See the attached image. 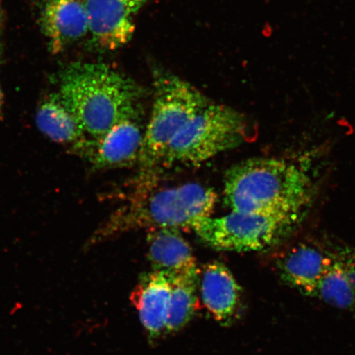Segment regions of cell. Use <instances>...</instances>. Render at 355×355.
Instances as JSON below:
<instances>
[{
	"label": "cell",
	"instance_id": "obj_6",
	"mask_svg": "<svg viewBox=\"0 0 355 355\" xmlns=\"http://www.w3.org/2000/svg\"><path fill=\"white\" fill-rule=\"evenodd\" d=\"M304 216L297 213L230 211L207 216L194 225L195 234L217 250L252 252L268 250L290 236Z\"/></svg>",
	"mask_w": 355,
	"mask_h": 355
},
{
	"label": "cell",
	"instance_id": "obj_1",
	"mask_svg": "<svg viewBox=\"0 0 355 355\" xmlns=\"http://www.w3.org/2000/svg\"><path fill=\"white\" fill-rule=\"evenodd\" d=\"M58 95L86 136L97 139L124 119L139 118L143 90L104 64L75 63L62 73Z\"/></svg>",
	"mask_w": 355,
	"mask_h": 355
},
{
	"label": "cell",
	"instance_id": "obj_2",
	"mask_svg": "<svg viewBox=\"0 0 355 355\" xmlns=\"http://www.w3.org/2000/svg\"><path fill=\"white\" fill-rule=\"evenodd\" d=\"M224 184L225 204L238 212H304L313 196L307 171L278 158L239 163L226 172Z\"/></svg>",
	"mask_w": 355,
	"mask_h": 355
},
{
	"label": "cell",
	"instance_id": "obj_5",
	"mask_svg": "<svg viewBox=\"0 0 355 355\" xmlns=\"http://www.w3.org/2000/svg\"><path fill=\"white\" fill-rule=\"evenodd\" d=\"M208 104L196 88L174 75L155 80L152 114L144 132L139 164L143 174L161 165L168 146L182 128Z\"/></svg>",
	"mask_w": 355,
	"mask_h": 355
},
{
	"label": "cell",
	"instance_id": "obj_3",
	"mask_svg": "<svg viewBox=\"0 0 355 355\" xmlns=\"http://www.w3.org/2000/svg\"><path fill=\"white\" fill-rule=\"evenodd\" d=\"M149 175V184H150ZM136 191L112 213L93 236L96 243L133 230H193L214 209L217 194L214 190L198 183L175 187Z\"/></svg>",
	"mask_w": 355,
	"mask_h": 355
},
{
	"label": "cell",
	"instance_id": "obj_11",
	"mask_svg": "<svg viewBox=\"0 0 355 355\" xmlns=\"http://www.w3.org/2000/svg\"><path fill=\"white\" fill-rule=\"evenodd\" d=\"M146 242L148 259L154 272L170 277H199L192 248L179 230H152L148 232Z\"/></svg>",
	"mask_w": 355,
	"mask_h": 355
},
{
	"label": "cell",
	"instance_id": "obj_4",
	"mask_svg": "<svg viewBox=\"0 0 355 355\" xmlns=\"http://www.w3.org/2000/svg\"><path fill=\"white\" fill-rule=\"evenodd\" d=\"M243 115L223 105L208 103L171 141L161 164L198 166L250 139Z\"/></svg>",
	"mask_w": 355,
	"mask_h": 355
},
{
	"label": "cell",
	"instance_id": "obj_10",
	"mask_svg": "<svg viewBox=\"0 0 355 355\" xmlns=\"http://www.w3.org/2000/svg\"><path fill=\"white\" fill-rule=\"evenodd\" d=\"M172 293V282L167 275L146 273L132 294V301L139 312L141 324L152 339L166 335Z\"/></svg>",
	"mask_w": 355,
	"mask_h": 355
},
{
	"label": "cell",
	"instance_id": "obj_9",
	"mask_svg": "<svg viewBox=\"0 0 355 355\" xmlns=\"http://www.w3.org/2000/svg\"><path fill=\"white\" fill-rule=\"evenodd\" d=\"M88 33L104 50L114 51L130 41L135 26L122 0H85Z\"/></svg>",
	"mask_w": 355,
	"mask_h": 355
},
{
	"label": "cell",
	"instance_id": "obj_16",
	"mask_svg": "<svg viewBox=\"0 0 355 355\" xmlns=\"http://www.w3.org/2000/svg\"><path fill=\"white\" fill-rule=\"evenodd\" d=\"M172 293L168 309L166 335L180 331L187 325L197 309L198 277H171Z\"/></svg>",
	"mask_w": 355,
	"mask_h": 355
},
{
	"label": "cell",
	"instance_id": "obj_15",
	"mask_svg": "<svg viewBox=\"0 0 355 355\" xmlns=\"http://www.w3.org/2000/svg\"><path fill=\"white\" fill-rule=\"evenodd\" d=\"M35 122L40 130L57 143L76 146L87 137L59 95H53L43 102Z\"/></svg>",
	"mask_w": 355,
	"mask_h": 355
},
{
	"label": "cell",
	"instance_id": "obj_7",
	"mask_svg": "<svg viewBox=\"0 0 355 355\" xmlns=\"http://www.w3.org/2000/svg\"><path fill=\"white\" fill-rule=\"evenodd\" d=\"M337 244L318 239L293 243L279 254L275 263L279 279L301 294L313 297L329 268Z\"/></svg>",
	"mask_w": 355,
	"mask_h": 355
},
{
	"label": "cell",
	"instance_id": "obj_17",
	"mask_svg": "<svg viewBox=\"0 0 355 355\" xmlns=\"http://www.w3.org/2000/svg\"><path fill=\"white\" fill-rule=\"evenodd\" d=\"M122 2L132 15V13L136 12L141 6H143L145 0H122Z\"/></svg>",
	"mask_w": 355,
	"mask_h": 355
},
{
	"label": "cell",
	"instance_id": "obj_13",
	"mask_svg": "<svg viewBox=\"0 0 355 355\" xmlns=\"http://www.w3.org/2000/svg\"><path fill=\"white\" fill-rule=\"evenodd\" d=\"M313 298L343 310L355 309V248L337 244Z\"/></svg>",
	"mask_w": 355,
	"mask_h": 355
},
{
	"label": "cell",
	"instance_id": "obj_12",
	"mask_svg": "<svg viewBox=\"0 0 355 355\" xmlns=\"http://www.w3.org/2000/svg\"><path fill=\"white\" fill-rule=\"evenodd\" d=\"M204 305L223 326L232 323L241 304V288L227 266L220 261L205 266L201 282Z\"/></svg>",
	"mask_w": 355,
	"mask_h": 355
},
{
	"label": "cell",
	"instance_id": "obj_14",
	"mask_svg": "<svg viewBox=\"0 0 355 355\" xmlns=\"http://www.w3.org/2000/svg\"><path fill=\"white\" fill-rule=\"evenodd\" d=\"M42 22L53 53L64 51L88 33L85 6L80 0H51Z\"/></svg>",
	"mask_w": 355,
	"mask_h": 355
},
{
	"label": "cell",
	"instance_id": "obj_8",
	"mask_svg": "<svg viewBox=\"0 0 355 355\" xmlns=\"http://www.w3.org/2000/svg\"><path fill=\"white\" fill-rule=\"evenodd\" d=\"M144 132L137 118L124 119L103 136L87 137L74 150L98 170L127 167L139 162Z\"/></svg>",
	"mask_w": 355,
	"mask_h": 355
},
{
	"label": "cell",
	"instance_id": "obj_18",
	"mask_svg": "<svg viewBox=\"0 0 355 355\" xmlns=\"http://www.w3.org/2000/svg\"><path fill=\"white\" fill-rule=\"evenodd\" d=\"M3 105V93L1 91V88H0V110H1Z\"/></svg>",
	"mask_w": 355,
	"mask_h": 355
}]
</instances>
